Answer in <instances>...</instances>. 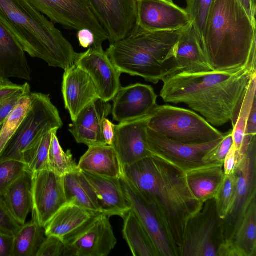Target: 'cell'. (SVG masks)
Returning a JSON list of instances; mask_svg holds the SVG:
<instances>
[{
    "instance_id": "ba28073f",
    "label": "cell",
    "mask_w": 256,
    "mask_h": 256,
    "mask_svg": "<svg viewBox=\"0 0 256 256\" xmlns=\"http://www.w3.org/2000/svg\"><path fill=\"white\" fill-rule=\"evenodd\" d=\"M104 212L92 214L82 224L62 238L64 256H106L114 248L116 239Z\"/></svg>"
},
{
    "instance_id": "8992f818",
    "label": "cell",
    "mask_w": 256,
    "mask_h": 256,
    "mask_svg": "<svg viewBox=\"0 0 256 256\" xmlns=\"http://www.w3.org/2000/svg\"><path fill=\"white\" fill-rule=\"evenodd\" d=\"M30 99V108L0 152V160L24 162V152L43 133L63 126L59 112L48 94L31 92Z\"/></svg>"
},
{
    "instance_id": "c3c4849f",
    "label": "cell",
    "mask_w": 256,
    "mask_h": 256,
    "mask_svg": "<svg viewBox=\"0 0 256 256\" xmlns=\"http://www.w3.org/2000/svg\"><path fill=\"white\" fill-rule=\"evenodd\" d=\"M256 134V102L251 109L245 129L246 136H254Z\"/></svg>"
},
{
    "instance_id": "e575fe53",
    "label": "cell",
    "mask_w": 256,
    "mask_h": 256,
    "mask_svg": "<svg viewBox=\"0 0 256 256\" xmlns=\"http://www.w3.org/2000/svg\"><path fill=\"white\" fill-rule=\"evenodd\" d=\"M30 93H28L20 98L0 126V154L28 112L31 104Z\"/></svg>"
},
{
    "instance_id": "7402d4cb",
    "label": "cell",
    "mask_w": 256,
    "mask_h": 256,
    "mask_svg": "<svg viewBox=\"0 0 256 256\" xmlns=\"http://www.w3.org/2000/svg\"><path fill=\"white\" fill-rule=\"evenodd\" d=\"M31 80V70L25 52L0 19V78Z\"/></svg>"
},
{
    "instance_id": "52a82bcc",
    "label": "cell",
    "mask_w": 256,
    "mask_h": 256,
    "mask_svg": "<svg viewBox=\"0 0 256 256\" xmlns=\"http://www.w3.org/2000/svg\"><path fill=\"white\" fill-rule=\"evenodd\" d=\"M224 242L223 220L214 198L204 202L188 222L180 256H218Z\"/></svg>"
},
{
    "instance_id": "bcb514c9",
    "label": "cell",
    "mask_w": 256,
    "mask_h": 256,
    "mask_svg": "<svg viewBox=\"0 0 256 256\" xmlns=\"http://www.w3.org/2000/svg\"><path fill=\"white\" fill-rule=\"evenodd\" d=\"M14 236L6 234L0 230V256H10Z\"/></svg>"
},
{
    "instance_id": "4316f807",
    "label": "cell",
    "mask_w": 256,
    "mask_h": 256,
    "mask_svg": "<svg viewBox=\"0 0 256 256\" xmlns=\"http://www.w3.org/2000/svg\"><path fill=\"white\" fill-rule=\"evenodd\" d=\"M32 175L26 170L2 194L10 212L21 225L26 222L32 208Z\"/></svg>"
},
{
    "instance_id": "7bdbcfd3",
    "label": "cell",
    "mask_w": 256,
    "mask_h": 256,
    "mask_svg": "<svg viewBox=\"0 0 256 256\" xmlns=\"http://www.w3.org/2000/svg\"><path fill=\"white\" fill-rule=\"evenodd\" d=\"M242 157L237 152L232 145L224 160L223 168L225 175H229L234 173Z\"/></svg>"
},
{
    "instance_id": "74e56055",
    "label": "cell",
    "mask_w": 256,
    "mask_h": 256,
    "mask_svg": "<svg viewBox=\"0 0 256 256\" xmlns=\"http://www.w3.org/2000/svg\"><path fill=\"white\" fill-rule=\"evenodd\" d=\"M28 170L26 164L15 160H0V194Z\"/></svg>"
},
{
    "instance_id": "277c9868",
    "label": "cell",
    "mask_w": 256,
    "mask_h": 256,
    "mask_svg": "<svg viewBox=\"0 0 256 256\" xmlns=\"http://www.w3.org/2000/svg\"><path fill=\"white\" fill-rule=\"evenodd\" d=\"M0 19L31 57L64 70L75 64L78 53L28 0H0Z\"/></svg>"
},
{
    "instance_id": "d6986e66",
    "label": "cell",
    "mask_w": 256,
    "mask_h": 256,
    "mask_svg": "<svg viewBox=\"0 0 256 256\" xmlns=\"http://www.w3.org/2000/svg\"><path fill=\"white\" fill-rule=\"evenodd\" d=\"M112 105L98 98L84 108L68 130L78 144L90 146L106 144L102 134V124L110 114Z\"/></svg>"
},
{
    "instance_id": "ee69618b",
    "label": "cell",
    "mask_w": 256,
    "mask_h": 256,
    "mask_svg": "<svg viewBox=\"0 0 256 256\" xmlns=\"http://www.w3.org/2000/svg\"><path fill=\"white\" fill-rule=\"evenodd\" d=\"M22 86L12 83L8 78H0V102L13 94Z\"/></svg>"
},
{
    "instance_id": "1f68e13d",
    "label": "cell",
    "mask_w": 256,
    "mask_h": 256,
    "mask_svg": "<svg viewBox=\"0 0 256 256\" xmlns=\"http://www.w3.org/2000/svg\"><path fill=\"white\" fill-rule=\"evenodd\" d=\"M256 74L252 77L246 90L236 123L232 128L233 146L240 156H242L247 150L252 138L246 136V122L254 104L256 102Z\"/></svg>"
},
{
    "instance_id": "ab89813d",
    "label": "cell",
    "mask_w": 256,
    "mask_h": 256,
    "mask_svg": "<svg viewBox=\"0 0 256 256\" xmlns=\"http://www.w3.org/2000/svg\"><path fill=\"white\" fill-rule=\"evenodd\" d=\"M21 226L14 217L0 194V230L14 236Z\"/></svg>"
},
{
    "instance_id": "816d5d0a",
    "label": "cell",
    "mask_w": 256,
    "mask_h": 256,
    "mask_svg": "<svg viewBox=\"0 0 256 256\" xmlns=\"http://www.w3.org/2000/svg\"></svg>"
},
{
    "instance_id": "9a60e30c",
    "label": "cell",
    "mask_w": 256,
    "mask_h": 256,
    "mask_svg": "<svg viewBox=\"0 0 256 256\" xmlns=\"http://www.w3.org/2000/svg\"><path fill=\"white\" fill-rule=\"evenodd\" d=\"M32 208L40 224L44 226L48 220L67 203L63 176L49 168L32 172Z\"/></svg>"
},
{
    "instance_id": "9c48e42d",
    "label": "cell",
    "mask_w": 256,
    "mask_h": 256,
    "mask_svg": "<svg viewBox=\"0 0 256 256\" xmlns=\"http://www.w3.org/2000/svg\"><path fill=\"white\" fill-rule=\"evenodd\" d=\"M50 20L71 29L88 28L94 34V45H102L108 35L92 10L88 0H28Z\"/></svg>"
},
{
    "instance_id": "d6a6232c",
    "label": "cell",
    "mask_w": 256,
    "mask_h": 256,
    "mask_svg": "<svg viewBox=\"0 0 256 256\" xmlns=\"http://www.w3.org/2000/svg\"><path fill=\"white\" fill-rule=\"evenodd\" d=\"M54 130L43 133L24 152L23 161L32 173L48 168V155Z\"/></svg>"
},
{
    "instance_id": "603a6c76",
    "label": "cell",
    "mask_w": 256,
    "mask_h": 256,
    "mask_svg": "<svg viewBox=\"0 0 256 256\" xmlns=\"http://www.w3.org/2000/svg\"><path fill=\"white\" fill-rule=\"evenodd\" d=\"M174 60L179 72L195 73L214 70L192 24L184 28L175 46Z\"/></svg>"
},
{
    "instance_id": "f35d334b",
    "label": "cell",
    "mask_w": 256,
    "mask_h": 256,
    "mask_svg": "<svg viewBox=\"0 0 256 256\" xmlns=\"http://www.w3.org/2000/svg\"><path fill=\"white\" fill-rule=\"evenodd\" d=\"M233 145L232 129L224 133L220 142L210 150L204 158L206 164H222L224 160Z\"/></svg>"
},
{
    "instance_id": "30bf717a",
    "label": "cell",
    "mask_w": 256,
    "mask_h": 256,
    "mask_svg": "<svg viewBox=\"0 0 256 256\" xmlns=\"http://www.w3.org/2000/svg\"><path fill=\"white\" fill-rule=\"evenodd\" d=\"M222 138L203 144H184L168 138L148 128L147 130L148 146L152 154L172 162L184 171L206 165L204 162V156Z\"/></svg>"
},
{
    "instance_id": "484cf974",
    "label": "cell",
    "mask_w": 256,
    "mask_h": 256,
    "mask_svg": "<svg viewBox=\"0 0 256 256\" xmlns=\"http://www.w3.org/2000/svg\"><path fill=\"white\" fill-rule=\"evenodd\" d=\"M185 173L192 193L202 203L214 198L225 176L222 164H206Z\"/></svg>"
},
{
    "instance_id": "f6af8a7d",
    "label": "cell",
    "mask_w": 256,
    "mask_h": 256,
    "mask_svg": "<svg viewBox=\"0 0 256 256\" xmlns=\"http://www.w3.org/2000/svg\"><path fill=\"white\" fill-rule=\"evenodd\" d=\"M77 36L80 46L84 48H90L95 42V36L89 29L84 28L78 30Z\"/></svg>"
},
{
    "instance_id": "d590c367",
    "label": "cell",
    "mask_w": 256,
    "mask_h": 256,
    "mask_svg": "<svg viewBox=\"0 0 256 256\" xmlns=\"http://www.w3.org/2000/svg\"><path fill=\"white\" fill-rule=\"evenodd\" d=\"M186 2L185 10L204 51V32L214 0H186Z\"/></svg>"
},
{
    "instance_id": "6da1fadb",
    "label": "cell",
    "mask_w": 256,
    "mask_h": 256,
    "mask_svg": "<svg viewBox=\"0 0 256 256\" xmlns=\"http://www.w3.org/2000/svg\"><path fill=\"white\" fill-rule=\"evenodd\" d=\"M124 173L135 188L152 206L176 256H180L189 220L202 208L186 182L185 171L152 154L123 166Z\"/></svg>"
},
{
    "instance_id": "7c38bea8",
    "label": "cell",
    "mask_w": 256,
    "mask_h": 256,
    "mask_svg": "<svg viewBox=\"0 0 256 256\" xmlns=\"http://www.w3.org/2000/svg\"><path fill=\"white\" fill-rule=\"evenodd\" d=\"M110 44L127 36L136 22L138 0H88Z\"/></svg>"
},
{
    "instance_id": "f546056e",
    "label": "cell",
    "mask_w": 256,
    "mask_h": 256,
    "mask_svg": "<svg viewBox=\"0 0 256 256\" xmlns=\"http://www.w3.org/2000/svg\"><path fill=\"white\" fill-rule=\"evenodd\" d=\"M90 212L72 204L62 206L44 226L46 236L62 238L80 226L90 216Z\"/></svg>"
},
{
    "instance_id": "e0dca14e",
    "label": "cell",
    "mask_w": 256,
    "mask_h": 256,
    "mask_svg": "<svg viewBox=\"0 0 256 256\" xmlns=\"http://www.w3.org/2000/svg\"><path fill=\"white\" fill-rule=\"evenodd\" d=\"M157 98L150 85L136 83L120 86L112 99L114 120L120 123L149 116L157 105Z\"/></svg>"
},
{
    "instance_id": "ffe728a7",
    "label": "cell",
    "mask_w": 256,
    "mask_h": 256,
    "mask_svg": "<svg viewBox=\"0 0 256 256\" xmlns=\"http://www.w3.org/2000/svg\"><path fill=\"white\" fill-rule=\"evenodd\" d=\"M62 91L65 108L72 121L88 104L98 98L92 78L76 64L64 70Z\"/></svg>"
},
{
    "instance_id": "5bb4252c",
    "label": "cell",
    "mask_w": 256,
    "mask_h": 256,
    "mask_svg": "<svg viewBox=\"0 0 256 256\" xmlns=\"http://www.w3.org/2000/svg\"><path fill=\"white\" fill-rule=\"evenodd\" d=\"M192 24L185 8L166 0H138L136 25L150 32L174 31Z\"/></svg>"
},
{
    "instance_id": "2e32d148",
    "label": "cell",
    "mask_w": 256,
    "mask_h": 256,
    "mask_svg": "<svg viewBox=\"0 0 256 256\" xmlns=\"http://www.w3.org/2000/svg\"><path fill=\"white\" fill-rule=\"evenodd\" d=\"M120 180L128 204L148 234L158 256H176L152 206L131 184L124 173Z\"/></svg>"
},
{
    "instance_id": "836d02e7",
    "label": "cell",
    "mask_w": 256,
    "mask_h": 256,
    "mask_svg": "<svg viewBox=\"0 0 256 256\" xmlns=\"http://www.w3.org/2000/svg\"><path fill=\"white\" fill-rule=\"evenodd\" d=\"M58 129L54 130L48 155V168L57 174L64 176L78 171V164L72 158L70 150L65 152L61 147L56 136Z\"/></svg>"
},
{
    "instance_id": "7a4b0ae2",
    "label": "cell",
    "mask_w": 256,
    "mask_h": 256,
    "mask_svg": "<svg viewBox=\"0 0 256 256\" xmlns=\"http://www.w3.org/2000/svg\"><path fill=\"white\" fill-rule=\"evenodd\" d=\"M256 68L249 66L223 70L188 73L167 77L160 96L166 103L183 104L212 126L230 122L234 127Z\"/></svg>"
},
{
    "instance_id": "b9f144b4",
    "label": "cell",
    "mask_w": 256,
    "mask_h": 256,
    "mask_svg": "<svg viewBox=\"0 0 256 256\" xmlns=\"http://www.w3.org/2000/svg\"><path fill=\"white\" fill-rule=\"evenodd\" d=\"M30 92V84L26 82L22 88L13 94L0 102V127L8 116L12 112L16 104L24 95Z\"/></svg>"
},
{
    "instance_id": "cb8c5ba5",
    "label": "cell",
    "mask_w": 256,
    "mask_h": 256,
    "mask_svg": "<svg viewBox=\"0 0 256 256\" xmlns=\"http://www.w3.org/2000/svg\"><path fill=\"white\" fill-rule=\"evenodd\" d=\"M78 166L82 172L103 177L120 178L124 174L118 154L112 146L107 144L89 146Z\"/></svg>"
},
{
    "instance_id": "ac0fdd59",
    "label": "cell",
    "mask_w": 256,
    "mask_h": 256,
    "mask_svg": "<svg viewBox=\"0 0 256 256\" xmlns=\"http://www.w3.org/2000/svg\"><path fill=\"white\" fill-rule=\"evenodd\" d=\"M149 116L115 125L112 146L123 166L132 164L152 155L147 143Z\"/></svg>"
},
{
    "instance_id": "7dc6e473",
    "label": "cell",
    "mask_w": 256,
    "mask_h": 256,
    "mask_svg": "<svg viewBox=\"0 0 256 256\" xmlns=\"http://www.w3.org/2000/svg\"><path fill=\"white\" fill-rule=\"evenodd\" d=\"M115 124L106 118L102 124V134L106 144L112 146L114 135Z\"/></svg>"
},
{
    "instance_id": "8d00e7d4",
    "label": "cell",
    "mask_w": 256,
    "mask_h": 256,
    "mask_svg": "<svg viewBox=\"0 0 256 256\" xmlns=\"http://www.w3.org/2000/svg\"><path fill=\"white\" fill-rule=\"evenodd\" d=\"M236 188V178L234 174L225 175L214 200L220 218L224 219L234 202Z\"/></svg>"
},
{
    "instance_id": "83f0119b",
    "label": "cell",
    "mask_w": 256,
    "mask_h": 256,
    "mask_svg": "<svg viewBox=\"0 0 256 256\" xmlns=\"http://www.w3.org/2000/svg\"><path fill=\"white\" fill-rule=\"evenodd\" d=\"M63 182L67 203L92 213L102 212L95 191L82 171L66 174Z\"/></svg>"
},
{
    "instance_id": "8fae6325",
    "label": "cell",
    "mask_w": 256,
    "mask_h": 256,
    "mask_svg": "<svg viewBox=\"0 0 256 256\" xmlns=\"http://www.w3.org/2000/svg\"><path fill=\"white\" fill-rule=\"evenodd\" d=\"M234 174L236 178V196L230 212L222 220L224 241L229 239L244 209L250 200L256 197V136L252 138Z\"/></svg>"
},
{
    "instance_id": "d4e9b609",
    "label": "cell",
    "mask_w": 256,
    "mask_h": 256,
    "mask_svg": "<svg viewBox=\"0 0 256 256\" xmlns=\"http://www.w3.org/2000/svg\"><path fill=\"white\" fill-rule=\"evenodd\" d=\"M82 172L95 191L102 212L110 216H118L122 218L130 209L122 191L120 178Z\"/></svg>"
},
{
    "instance_id": "4dcf8cb0",
    "label": "cell",
    "mask_w": 256,
    "mask_h": 256,
    "mask_svg": "<svg viewBox=\"0 0 256 256\" xmlns=\"http://www.w3.org/2000/svg\"><path fill=\"white\" fill-rule=\"evenodd\" d=\"M122 234L133 256H158L148 234L130 208L122 217Z\"/></svg>"
},
{
    "instance_id": "3957f363",
    "label": "cell",
    "mask_w": 256,
    "mask_h": 256,
    "mask_svg": "<svg viewBox=\"0 0 256 256\" xmlns=\"http://www.w3.org/2000/svg\"><path fill=\"white\" fill-rule=\"evenodd\" d=\"M204 49L214 70L256 68V22L238 0H214L204 34Z\"/></svg>"
},
{
    "instance_id": "f1b7e54d",
    "label": "cell",
    "mask_w": 256,
    "mask_h": 256,
    "mask_svg": "<svg viewBox=\"0 0 256 256\" xmlns=\"http://www.w3.org/2000/svg\"><path fill=\"white\" fill-rule=\"evenodd\" d=\"M30 221L22 225L14 236L10 256H36L46 236L44 226L32 210Z\"/></svg>"
},
{
    "instance_id": "44dd1931",
    "label": "cell",
    "mask_w": 256,
    "mask_h": 256,
    "mask_svg": "<svg viewBox=\"0 0 256 256\" xmlns=\"http://www.w3.org/2000/svg\"><path fill=\"white\" fill-rule=\"evenodd\" d=\"M218 256H256V197L244 209L230 238L222 244Z\"/></svg>"
},
{
    "instance_id": "4fadbf2b",
    "label": "cell",
    "mask_w": 256,
    "mask_h": 256,
    "mask_svg": "<svg viewBox=\"0 0 256 256\" xmlns=\"http://www.w3.org/2000/svg\"><path fill=\"white\" fill-rule=\"evenodd\" d=\"M75 64L86 72L93 81L98 98L109 102L120 88L121 72L110 60L102 45H93L78 53Z\"/></svg>"
},
{
    "instance_id": "5b68a950",
    "label": "cell",
    "mask_w": 256,
    "mask_h": 256,
    "mask_svg": "<svg viewBox=\"0 0 256 256\" xmlns=\"http://www.w3.org/2000/svg\"><path fill=\"white\" fill-rule=\"evenodd\" d=\"M148 126L158 134L184 144L206 143L224 136L194 112L169 104L155 106L150 114Z\"/></svg>"
},
{
    "instance_id": "681fc988",
    "label": "cell",
    "mask_w": 256,
    "mask_h": 256,
    "mask_svg": "<svg viewBox=\"0 0 256 256\" xmlns=\"http://www.w3.org/2000/svg\"><path fill=\"white\" fill-rule=\"evenodd\" d=\"M241 4L250 20L256 22V0H238Z\"/></svg>"
},
{
    "instance_id": "f907efd6",
    "label": "cell",
    "mask_w": 256,
    "mask_h": 256,
    "mask_svg": "<svg viewBox=\"0 0 256 256\" xmlns=\"http://www.w3.org/2000/svg\"><path fill=\"white\" fill-rule=\"evenodd\" d=\"M166 0L170 1V2H173V0Z\"/></svg>"
},
{
    "instance_id": "60d3db41",
    "label": "cell",
    "mask_w": 256,
    "mask_h": 256,
    "mask_svg": "<svg viewBox=\"0 0 256 256\" xmlns=\"http://www.w3.org/2000/svg\"><path fill=\"white\" fill-rule=\"evenodd\" d=\"M65 245L62 238L54 235L47 236L36 256H64Z\"/></svg>"
}]
</instances>
